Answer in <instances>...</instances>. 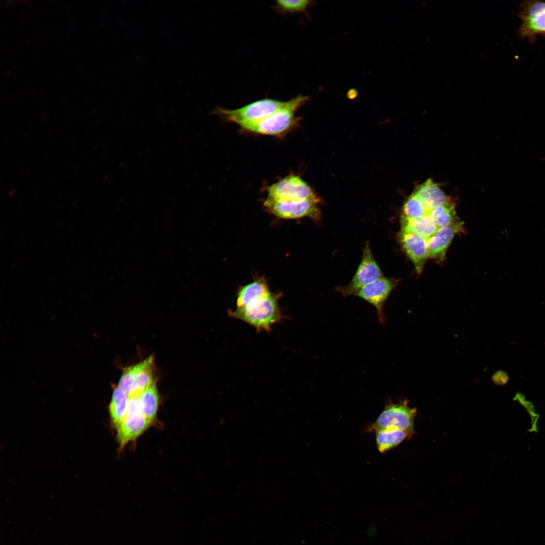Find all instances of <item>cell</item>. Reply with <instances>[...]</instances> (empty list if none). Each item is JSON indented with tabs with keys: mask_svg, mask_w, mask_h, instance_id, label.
<instances>
[{
	"mask_svg": "<svg viewBox=\"0 0 545 545\" xmlns=\"http://www.w3.org/2000/svg\"><path fill=\"white\" fill-rule=\"evenodd\" d=\"M308 99L307 96L299 95L284 101L280 108L263 119L241 128L255 134L282 136L296 125L299 120L296 116V112Z\"/></svg>",
	"mask_w": 545,
	"mask_h": 545,
	"instance_id": "2",
	"label": "cell"
},
{
	"mask_svg": "<svg viewBox=\"0 0 545 545\" xmlns=\"http://www.w3.org/2000/svg\"><path fill=\"white\" fill-rule=\"evenodd\" d=\"M137 398L143 415L152 423L156 417L159 405V395L155 382L141 392Z\"/></svg>",
	"mask_w": 545,
	"mask_h": 545,
	"instance_id": "16",
	"label": "cell"
},
{
	"mask_svg": "<svg viewBox=\"0 0 545 545\" xmlns=\"http://www.w3.org/2000/svg\"><path fill=\"white\" fill-rule=\"evenodd\" d=\"M280 295L271 292L256 298L243 307L231 311L230 315L254 327L258 331H270L283 317L279 305Z\"/></svg>",
	"mask_w": 545,
	"mask_h": 545,
	"instance_id": "1",
	"label": "cell"
},
{
	"mask_svg": "<svg viewBox=\"0 0 545 545\" xmlns=\"http://www.w3.org/2000/svg\"><path fill=\"white\" fill-rule=\"evenodd\" d=\"M152 356L126 368L118 387L129 397L137 396L153 382Z\"/></svg>",
	"mask_w": 545,
	"mask_h": 545,
	"instance_id": "7",
	"label": "cell"
},
{
	"mask_svg": "<svg viewBox=\"0 0 545 545\" xmlns=\"http://www.w3.org/2000/svg\"><path fill=\"white\" fill-rule=\"evenodd\" d=\"M284 101L271 98L258 100L241 107L229 110L218 107L215 113L223 119L239 125L241 128L258 122L280 108Z\"/></svg>",
	"mask_w": 545,
	"mask_h": 545,
	"instance_id": "4",
	"label": "cell"
},
{
	"mask_svg": "<svg viewBox=\"0 0 545 545\" xmlns=\"http://www.w3.org/2000/svg\"><path fill=\"white\" fill-rule=\"evenodd\" d=\"M318 202V198L295 200L266 198L263 206L269 213L280 219L294 220L308 217L317 221L320 215Z\"/></svg>",
	"mask_w": 545,
	"mask_h": 545,
	"instance_id": "5",
	"label": "cell"
},
{
	"mask_svg": "<svg viewBox=\"0 0 545 545\" xmlns=\"http://www.w3.org/2000/svg\"><path fill=\"white\" fill-rule=\"evenodd\" d=\"M396 286L392 279L385 277L354 292L352 295L357 296L372 305L377 311L379 321H385L384 313L385 302Z\"/></svg>",
	"mask_w": 545,
	"mask_h": 545,
	"instance_id": "11",
	"label": "cell"
},
{
	"mask_svg": "<svg viewBox=\"0 0 545 545\" xmlns=\"http://www.w3.org/2000/svg\"><path fill=\"white\" fill-rule=\"evenodd\" d=\"M129 397L117 386L113 391L108 406V412L112 425L116 428L126 415Z\"/></svg>",
	"mask_w": 545,
	"mask_h": 545,
	"instance_id": "17",
	"label": "cell"
},
{
	"mask_svg": "<svg viewBox=\"0 0 545 545\" xmlns=\"http://www.w3.org/2000/svg\"><path fill=\"white\" fill-rule=\"evenodd\" d=\"M312 2L308 0H280L276 1L274 8L282 14L299 13L305 11Z\"/></svg>",
	"mask_w": 545,
	"mask_h": 545,
	"instance_id": "18",
	"label": "cell"
},
{
	"mask_svg": "<svg viewBox=\"0 0 545 545\" xmlns=\"http://www.w3.org/2000/svg\"><path fill=\"white\" fill-rule=\"evenodd\" d=\"M151 424L142 413L137 396L129 397L126 415L116 428L120 449L140 436Z\"/></svg>",
	"mask_w": 545,
	"mask_h": 545,
	"instance_id": "6",
	"label": "cell"
},
{
	"mask_svg": "<svg viewBox=\"0 0 545 545\" xmlns=\"http://www.w3.org/2000/svg\"><path fill=\"white\" fill-rule=\"evenodd\" d=\"M265 279L262 277L239 288L237 292L236 306H244L251 300L270 293Z\"/></svg>",
	"mask_w": 545,
	"mask_h": 545,
	"instance_id": "14",
	"label": "cell"
},
{
	"mask_svg": "<svg viewBox=\"0 0 545 545\" xmlns=\"http://www.w3.org/2000/svg\"><path fill=\"white\" fill-rule=\"evenodd\" d=\"M383 277V274L372 255L369 243L367 242L364 247L359 265L351 281L347 286L340 288L339 290L344 295H352L360 288Z\"/></svg>",
	"mask_w": 545,
	"mask_h": 545,
	"instance_id": "10",
	"label": "cell"
},
{
	"mask_svg": "<svg viewBox=\"0 0 545 545\" xmlns=\"http://www.w3.org/2000/svg\"><path fill=\"white\" fill-rule=\"evenodd\" d=\"M518 17L521 21L518 30L521 38L533 40L538 35H545V2H524L520 5Z\"/></svg>",
	"mask_w": 545,
	"mask_h": 545,
	"instance_id": "8",
	"label": "cell"
},
{
	"mask_svg": "<svg viewBox=\"0 0 545 545\" xmlns=\"http://www.w3.org/2000/svg\"><path fill=\"white\" fill-rule=\"evenodd\" d=\"M462 223L460 221L439 231L428 242V258L443 260L453 238L462 230Z\"/></svg>",
	"mask_w": 545,
	"mask_h": 545,
	"instance_id": "13",
	"label": "cell"
},
{
	"mask_svg": "<svg viewBox=\"0 0 545 545\" xmlns=\"http://www.w3.org/2000/svg\"><path fill=\"white\" fill-rule=\"evenodd\" d=\"M375 433L377 449L383 454L396 447L412 435L405 430L398 429H382Z\"/></svg>",
	"mask_w": 545,
	"mask_h": 545,
	"instance_id": "15",
	"label": "cell"
},
{
	"mask_svg": "<svg viewBox=\"0 0 545 545\" xmlns=\"http://www.w3.org/2000/svg\"><path fill=\"white\" fill-rule=\"evenodd\" d=\"M539 416V415L537 414L536 413L530 415L531 428L530 429L528 430L529 431L535 432H537L538 431L537 423Z\"/></svg>",
	"mask_w": 545,
	"mask_h": 545,
	"instance_id": "20",
	"label": "cell"
},
{
	"mask_svg": "<svg viewBox=\"0 0 545 545\" xmlns=\"http://www.w3.org/2000/svg\"><path fill=\"white\" fill-rule=\"evenodd\" d=\"M416 409L408 406L407 400L394 403L390 401L375 421L366 428L368 432L385 429H398L411 434L414 433V420Z\"/></svg>",
	"mask_w": 545,
	"mask_h": 545,
	"instance_id": "3",
	"label": "cell"
},
{
	"mask_svg": "<svg viewBox=\"0 0 545 545\" xmlns=\"http://www.w3.org/2000/svg\"><path fill=\"white\" fill-rule=\"evenodd\" d=\"M513 400L518 401V402L526 409L530 415L536 413L533 404L530 401H527L525 400L524 395L521 393L517 392Z\"/></svg>",
	"mask_w": 545,
	"mask_h": 545,
	"instance_id": "19",
	"label": "cell"
},
{
	"mask_svg": "<svg viewBox=\"0 0 545 545\" xmlns=\"http://www.w3.org/2000/svg\"><path fill=\"white\" fill-rule=\"evenodd\" d=\"M266 198L275 200H301L316 199L310 186L301 177L289 175L270 186Z\"/></svg>",
	"mask_w": 545,
	"mask_h": 545,
	"instance_id": "9",
	"label": "cell"
},
{
	"mask_svg": "<svg viewBox=\"0 0 545 545\" xmlns=\"http://www.w3.org/2000/svg\"><path fill=\"white\" fill-rule=\"evenodd\" d=\"M399 239L401 247L413 263L416 271L420 274L428 258L426 242L417 235L402 232H400Z\"/></svg>",
	"mask_w": 545,
	"mask_h": 545,
	"instance_id": "12",
	"label": "cell"
}]
</instances>
